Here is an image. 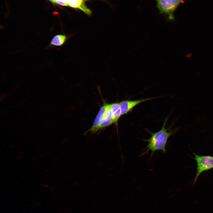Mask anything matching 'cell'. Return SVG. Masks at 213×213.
<instances>
[{"label":"cell","instance_id":"6da1fadb","mask_svg":"<svg viewBox=\"0 0 213 213\" xmlns=\"http://www.w3.org/2000/svg\"><path fill=\"white\" fill-rule=\"evenodd\" d=\"M168 118L165 119L161 129L159 131L154 133L148 130L147 131L151 134L150 138L142 140L147 142L148 143L145 148V151L141 156H143L147 154L149 151L151 153L150 157H151L157 151H161L163 153L166 151V147L169 138L174 134L176 130H171L169 128L166 129L165 126Z\"/></svg>","mask_w":213,"mask_h":213},{"label":"cell","instance_id":"7a4b0ae2","mask_svg":"<svg viewBox=\"0 0 213 213\" xmlns=\"http://www.w3.org/2000/svg\"><path fill=\"white\" fill-rule=\"evenodd\" d=\"M161 14L167 16L170 20L175 19L174 13L180 4L185 0H155Z\"/></svg>","mask_w":213,"mask_h":213},{"label":"cell","instance_id":"3957f363","mask_svg":"<svg viewBox=\"0 0 213 213\" xmlns=\"http://www.w3.org/2000/svg\"><path fill=\"white\" fill-rule=\"evenodd\" d=\"M196 163V173L193 183L196 182L200 175L203 172L213 168V156L198 155L193 153Z\"/></svg>","mask_w":213,"mask_h":213},{"label":"cell","instance_id":"277c9868","mask_svg":"<svg viewBox=\"0 0 213 213\" xmlns=\"http://www.w3.org/2000/svg\"><path fill=\"white\" fill-rule=\"evenodd\" d=\"M156 98H150L134 100H125L119 102L122 115L126 114L131 112L135 106L139 104Z\"/></svg>","mask_w":213,"mask_h":213},{"label":"cell","instance_id":"5b68a950","mask_svg":"<svg viewBox=\"0 0 213 213\" xmlns=\"http://www.w3.org/2000/svg\"><path fill=\"white\" fill-rule=\"evenodd\" d=\"M60 0L66 2L69 7L80 9L88 15L90 16L92 14L91 10L85 5L84 0Z\"/></svg>","mask_w":213,"mask_h":213},{"label":"cell","instance_id":"8992f818","mask_svg":"<svg viewBox=\"0 0 213 213\" xmlns=\"http://www.w3.org/2000/svg\"><path fill=\"white\" fill-rule=\"evenodd\" d=\"M71 36L64 34H58L54 36L52 38L48 48L60 47L63 45Z\"/></svg>","mask_w":213,"mask_h":213},{"label":"cell","instance_id":"52a82bcc","mask_svg":"<svg viewBox=\"0 0 213 213\" xmlns=\"http://www.w3.org/2000/svg\"><path fill=\"white\" fill-rule=\"evenodd\" d=\"M106 108V104L104 105L100 109L93 122L92 127L89 130L92 133L99 130L100 126L104 117Z\"/></svg>","mask_w":213,"mask_h":213},{"label":"cell","instance_id":"ba28073f","mask_svg":"<svg viewBox=\"0 0 213 213\" xmlns=\"http://www.w3.org/2000/svg\"><path fill=\"white\" fill-rule=\"evenodd\" d=\"M110 109L112 112L114 123H117L122 115L119 102L109 104Z\"/></svg>","mask_w":213,"mask_h":213},{"label":"cell","instance_id":"9c48e42d","mask_svg":"<svg viewBox=\"0 0 213 213\" xmlns=\"http://www.w3.org/2000/svg\"><path fill=\"white\" fill-rule=\"evenodd\" d=\"M56 4L65 6H69L68 4L66 2L60 0H56Z\"/></svg>","mask_w":213,"mask_h":213},{"label":"cell","instance_id":"30bf717a","mask_svg":"<svg viewBox=\"0 0 213 213\" xmlns=\"http://www.w3.org/2000/svg\"><path fill=\"white\" fill-rule=\"evenodd\" d=\"M49 0L52 3L56 4V0Z\"/></svg>","mask_w":213,"mask_h":213}]
</instances>
